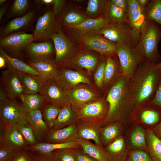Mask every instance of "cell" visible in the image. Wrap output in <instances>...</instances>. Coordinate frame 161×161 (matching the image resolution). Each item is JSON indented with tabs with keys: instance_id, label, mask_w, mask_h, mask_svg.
I'll return each instance as SVG.
<instances>
[{
	"instance_id": "cell-44",
	"label": "cell",
	"mask_w": 161,
	"mask_h": 161,
	"mask_svg": "<svg viewBox=\"0 0 161 161\" xmlns=\"http://www.w3.org/2000/svg\"><path fill=\"white\" fill-rule=\"evenodd\" d=\"M77 148H66L55 151L51 154L56 161H76Z\"/></svg>"
},
{
	"instance_id": "cell-34",
	"label": "cell",
	"mask_w": 161,
	"mask_h": 161,
	"mask_svg": "<svg viewBox=\"0 0 161 161\" xmlns=\"http://www.w3.org/2000/svg\"><path fill=\"white\" fill-rule=\"evenodd\" d=\"M117 121L100 128V138L103 146L106 147L120 137V127Z\"/></svg>"
},
{
	"instance_id": "cell-61",
	"label": "cell",
	"mask_w": 161,
	"mask_h": 161,
	"mask_svg": "<svg viewBox=\"0 0 161 161\" xmlns=\"http://www.w3.org/2000/svg\"><path fill=\"white\" fill-rule=\"evenodd\" d=\"M6 0H0V4L2 5L4 4L5 2L6 1Z\"/></svg>"
},
{
	"instance_id": "cell-55",
	"label": "cell",
	"mask_w": 161,
	"mask_h": 161,
	"mask_svg": "<svg viewBox=\"0 0 161 161\" xmlns=\"http://www.w3.org/2000/svg\"><path fill=\"white\" fill-rule=\"evenodd\" d=\"M136 0L139 6L144 11L148 6L151 1L149 0Z\"/></svg>"
},
{
	"instance_id": "cell-54",
	"label": "cell",
	"mask_w": 161,
	"mask_h": 161,
	"mask_svg": "<svg viewBox=\"0 0 161 161\" xmlns=\"http://www.w3.org/2000/svg\"><path fill=\"white\" fill-rule=\"evenodd\" d=\"M112 1L123 11L127 13L128 9V0H112Z\"/></svg>"
},
{
	"instance_id": "cell-25",
	"label": "cell",
	"mask_w": 161,
	"mask_h": 161,
	"mask_svg": "<svg viewBox=\"0 0 161 161\" xmlns=\"http://www.w3.org/2000/svg\"><path fill=\"white\" fill-rule=\"evenodd\" d=\"M131 116L138 118L146 124L153 125L160 120L161 117V109L149 104L135 108Z\"/></svg>"
},
{
	"instance_id": "cell-35",
	"label": "cell",
	"mask_w": 161,
	"mask_h": 161,
	"mask_svg": "<svg viewBox=\"0 0 161 161\" xmlns=\"http://www.w3.org/2000/svg\"><path fill=\"white\" fill-rule=\"evenodd\" d=\"M148 151L152 161H161V140L153 131L148 129L146 132Z\"/></svg>"
},
{
	"instance_id": "cell-15",
	"label": "cell",
	"mask_w": 161,
	"mask_h": 161,
	"mask_svg": "<svg viewBox=\"0 0 161 161\" xmlns=\"http://www.w3.org/2000/svg\"><path fill=\"white\" fill-rule=\"evenodd\" d=\"M1 79L8 98L14 100L24 93L16 73L9 69L4 70L1 73Z\"/></svg>"
},
{
	"instance_id": "cell-45",
	"label": "cell",
	"mask_w": 161,
	"mask_h": 161,
	"mask_svg": "<svg viewBox=\"0 0 161 161\" xmlns=\"http://www.w3.org/2000/svg\"><path fill=\"white\" fill-rule=\"evenodd\" d=\"M125 161H152L148 153L144 150L136 149L129 152Z\"/></svg>"
},
{
	"instance_id": "cell-33",
	"label": "cell",
	"mask_w": 161,
	"mask_h": 161,
	"mask_svg": "<svg viewBox=\"0 0 161 161\" xmlns=\"http://www.w3.org/2000/svg\"><path fill=\"white\" fill-rule=\"evenodd\" d=\"M85 14L74 9L67 10L61 18L62 25L68 29L77 26L89 18Z\"/></svg>"
},
{
	"instance_id": "cell-60",
	"label": "cell",
	"mask_w": 161,
	"mask_h": 161,
	"mask_svg": "<svg viewBox=\"0 0 161 161\" xmlns=\"http://www.w3.org/2000/svg\"><path fill=\"white\" fill-rule=\"evenodd\" d=\"M6 8V7H1L0 10V20H1L2 17L4 14Z\"/></svg>"
},
{
	"instance_id": "cell-23",
	"label": "cell",
	"mask_w": 161,
	"mask_h": 161,
	"mask_svg": "<svg viewBox=\"0 0 161 161\" xmlns=\"http://www.w3.org/2000/svg\"><path fill=\"white\" fill-rule=\"evenodd\" d=\"M80 148L76 141H72L62 143L38 142L35 144L28 145L25 149L32 153L48 154L60 149Z\"/></svg>"
},
{
	"instance_id": "cell-48",
	"label": "cell",
	"mask_w": 161,
	"mask_h": 161,
	"mask_svg": "<svg viewBox=\"0 0 161 161\" xmlns=\"http://www.w3.org/2000/svg\"><path fill=\"white\" fill-rule=\"evenodd\" d=\"M11 161H33L32 154L30 152L24 149L17 152Z\"/></svg>"
},
{
	"instance_id": "cell-20",
	"label": "cell",
	"mask_w": 161,
	"mask_h": 161,
	"mask_svg": "<svg viewBox=\"0 0 161 161\" xmlns=\"http://www.w3.org/2000/svg\"><path fill=\"white\" fill-rule=\"evenodd\" d=\"M55 80L66 90L80 83H90L89 79L84 75L76 71L66 69L58 71Z\"/></svg>"
},
{
	"instance_id": "cell-3",
	"label": "cell",
	"mask_w": 161,
	"mask_h": 161,
	"mask_svg": "<svg viewBox=\"0 0 161 161\" xmlns=\"http://www.w3.org/2000/svg\"><path fill=\"white\" fill-rule=\"evenodd\" d=\"M161 39V27L156 22L145 20L141 27L139 41L135 51L142 61H148L159 64L161 56L158 44Z\"/></svg>"
},
{
	"instance_id": "cell-58",
	"label": "cell",
	"mask_w": 161,
	"mask_h": 161,
	"mask_svg": "<svg viewBox=\"0 0 161 161\" xmlns=\"http://www.w3.org/2000/svg\"><path fill=\"white\" fill-rule=\"evenodd\" d=\"M6 62L5 59L2 56L0 55V68L2 69L6 67Z\"/></svg>"
},
{
	"instance_id": "cell-24",
	"label": "cell",
	"mask_w": 161,
	"mask_h": 161,
	"mask_svg": "<svg viewBox=\"0 0 161 161\" xmlns=\"http://www.w3.org/2000/svg\"><path fill=\"white\" fill-rule=\"evenodd\" d=\"M104 85L113 84L122 75L120 65L116 53L106 56Z\"/></svg>"
},
{
	"instance_id": "cell-56",
	"label": "cell",
	"mask_w": 161,
	"mask_h": 161,
	"mask_svg": "<svg viewBox=\"0 0 161 161\" xmlns=\"http://www.w3.org/2000/svg\"><path fill=\"white\" fill-rule=\"evenodd\" d=\"M155 134L161 140V121L153 130Z\"/></svg>"
},
{
	"instance_id": "cell-5",
	"label": "cell",
	"mask_w": 161,
	"mask_h": 161,
	"mask_svg": "<svg viewBox=\"0 0 161 161\" xmlns=\"http://www.w3.org/2000/svg\"><path fill=\"white\" fill-rule=\"evenodd\" d=\"M78 39L86 50L95 51L105 56L116 53V44L97 32L88 33Z\"/></svg>"
},
{
	"instance_id": "cell-26",
	"label": "cell",
	"mask_w": 161,
	"mask_h": 161,
	"mask_svg": "<svg viewBox=\"0 0 161 161\" xmlns=\"http://www.w3.org/2000/svg\"><path fill=\"white\" fill-rule=\"evenodd\" d=\"M69 103L76 108L77 111L84 105L89 103L95 98V94L91 91L85 88H79L73 90H66Z\"/></svg>"
},
{
	"instance_id": "cell-16",
	"label": "cell",
	"mask_w": 161,
	"mask_h": 161,
	"mask_svg": "<svg viewBox=\"0 0 161 161\" xmlns=\"http://www.w3.org/2000/svg\"><path fill=\"white\" fill-rule=\"evenodd\" d=\"M78 138L76 123L58 129H51L44 140V142L62 143L76 141Z\"/></svg>"
},
{
	"instance_id": "cell-13",
	"label": "cell",
	"mask_w": 161,
	"mask_h": 161,
	"mask_svg": "<svg viewBox=\"0 0 161 161\" xmlns=\"http://www.w3.org/2000/svg\"><path fill=\"white\" fill-rule=\"evenodd\" d=\"M35 40L33 34L23 32H15L3 38L1 40V47L14 52H18Z\"/></svg>"
},
{
	"instance_id": "cell-11",
	"label": "cell",
	"mask_w": 161,
	"mask_h": 161,
	"mask_svg": "<svg viewBox=\"0 0 161 161\" xmlns=\"http://www.w3.org/2000/svg\"><path fill=\"white\" fill-rule=\"evenodd\" d=\"M116 47L122 75L130 80L141 59L135 51L120 45L116 44Z\"/></svg>"
},
{
	"instance_id": "cell-21",
	"label": "cell",
	"mask_w": 161,
	"mask_h": 161,
	"mask_svg": "<svg viewBox=\"0 0 161 161\" xmlns=\"http://www.w3.org/2000/svg\"><path fill=\"white\" fill-rule=\"evenodd\" d=\"M28 64L34 69L43 81L55 80L58 74L57 66L52 60H30Z\"/></svg>"
},
{
	"instance_id": "cell-18",
	"label": "cell",
	"mask_w": 161,
	"mask_h": 161,
	"mask_svg": "<svg viewBox=\"0 0 161 161\" xmlns=\"http://www.w3.org/2000/svg\"><path fill=\"white\" fill-rule=\"evenodd\" d=\"M75 123L78 138L86 140H92L96 145L103 147L100 138V124L78 120H77Z\"/></svg>"
},
{
	"instance_id": "cell-6",
	"label": "cell",
	"mask_w": 161,
	"mask_h": 161,
	"mask_svg": "<svg viewBox=\"0 0 161 161\" xmlns=\"http://www.w3.org/2000/svg\"><path fill=\"white\" fill-rule=\"evenodd\" d=\"M28 145L16 124L0 122V146L17 152Z\"/></svg>"
},
{
	"instance_id": "cell-7",
	"label": "cell",
	"mask_w": 161,
	"mask_h": 161,
	"mask_svg": "<svg viewBox=\"0 0 161 161\" xmlns=\"http://www.w3.org/2000/svg\"><path fill=\"white\" fill-rule=\"evenodd\" d=\"M108 110V104L103 100L86 103L76 112L77 120L100 124L106 119Z\"/></svg>"
},
{
	"instance_id": "cell-31",
	"label": "cell",
	"mask_w": 161,
	"mask_h": 161,
	"mask_svg": "<svg viewBox=\"0 0 161 161\" xmlns=\"http://www.w3.org/2000/svg\"><path fill=\"white\" fill-rule=\"evenodd\" d=\"M104 148L111 161H125L129 153L126 150L124 140L121 137Z\"/></svg>"
},
{
	"instance_id": "cell-39",
	"label": "cell",
	"mask_w": 161,
	"mask_h": 161,
	"mask_svg": "<svg viewBox=\"0 0 161 161\" xmlns=\"http://www.w3.org/2000/svg\"><path fill=\"white\" fill-rule=\"evenodd\" d=\"M144 14L145 20L154 21L161 27V0H151Z\"/></svg>"
},
{
	"instance_id": "cell-43",
	"label": "cell",
	"mask_w": 161,
	"mask_h": 161,
	"mask_svg": "<svg viewBox=\"0 0 161 161\" xmlns=\"http://www.w3.org/2000/svg\"><path fill=\"white\" fill-rule=\"evenodd\" d=\"M107 0H89L86 7V12L89 15L97 16L104 15Z\"/></svg>"
},
{
	"instance_id": "cell-42",
	"label": "cell",
	"mask_w": 161,
	"mask_h": 161,
	"mask_svg": "<svg viewBox=\"0 0 161 161\" xmlns=\"http://www.w3.org/2000/svg\"><path fill=\"white\" fill-rule=\"evenodd\" d=\"M16 124L19 132L29 145L38 143L32 129L27 120L20 121Z\"/></svg>"
},
{
	"instance_id": "cell-10",
	"label": "cell",
	"mask_w": 161,
	"mask_h": 161,
	"mask_svg": "<svg viewBox=\"0 0 161 161\" xmlns=\"http://www.w3.org/2000/svg\"><path fill=\"white\" fill-rule=\"evenodd\" d=\"M27 112L22 105L8 98L0 101V122L16 124L26 120Z\"/></svg>"
},
{
	"instance_id": "cell-47",
	"label": "cell",
	"mask_w": 161,
	"mask_h": 161,
	"mask_svg": "<svg viewBox=\"0 0 161 161\" xmlns=\"http://www.w3.org/2000/svg\"><path fill=\"white\" fill-rule=\"evenodd\" d=\"M27 0H15L12 6L11 11L13 14L19 15L24 12L27 9L29 5Z\"/></svg>"
},
{
	"instance_id": "cell-40",
	"label": "cell",
	"mask_w": 161,
	"mask_h": 161,
	"mask_svg": "<svg viewBox=\"0 0 161 161\" xmlns=\"http://www.w3.org/2000/svg\"><path fill=\"white\" fill-rule=\"evenodd\" d=\"M130 141L133 147L148 151L146 134L142 127L138 126L133 130L131 135Z\"/></svg>"
},
{
	"instance_id": "cell-28",
	"label": "cell",
	"mask_w": 161,
	"mask_h": 161,
	"mask_svg": "<svg viewBox=\"0 0 161 161\" xmlns=\"http://www.w3.org/2000/svg\"><path fill=\"white\" fill-rule=\"evenodd\" d=\"M0 55L6 60L8 69L16 74L27 73L38 75L36 71L27 64L18 59L12 57L6 53L1 47Z\"/></svg>"
},
{
	"instance_id": "cell-53",
	"label": "cell",
	"mask_w": 161,
	"mask_h": 161,
	"mask_svg": "<svg viewBox=\"0 0 161 161\" xmlns=\"http://www.w3.org/2000/svg\"><path fill=\"white\" fill-rule=\"evenodd\" d=\"M64 1L62 0H53V12L56 16L59 14L62 10L64 4Z\"/></svg>"
},
{
	"instance_id": "cell-52",
	"label": "cell",
	"mask_w": 161,
	"mask_h": 161,
	"mask_svg": "<svg viewBox=\"0 0 161 161\" xmlns=\"http://www.w3.org/2000/svg\"><path fill=\"white\" fill-rule=\"evenodd\" d=\"M32 153V154L33 161H56L51 153L41 154L37 153Z\"/></svg>"
},
{
	"instance_id": "cell-8",
	"label": "cell",
	"mask_w": 161,
	"mask_h": 161,
	"mask_svg": "<svg viewBox=\"0 0 161 161\" xmlns=\"http://www.w3.org/2000/svg\"><path fill=\"white\" fill-rule=\"evenodd\" d=\"M53 11H47L38 19L33 32L35 40L47 41L60 29Z\"/></svg>"
},
{
	"instance_id": "cell-57",
	"label": "cell",
	"mask_w": 161,
	"mask_h": 161,
	"mask_svg": "<svg viewBox=\"0 0 161 161\" xmlns=\"http://www.w3.org/2000/svg\"><path fill=\"white\" fill-rule=\"evenodd\" d=\"M7 98L8 97L5 91L1 88L0 91V101L4 100Z\"/></svg>"
},
{
	"instance_id": "cell-38",
	"label": "cell",
	"mask_w": 161,
	"mask_h": 161,
	"mask_svg": "<svg viewBox=\"0 0 161 161\" xmlns=\"http://www.w3.org/2000/svg\"><path fill=\"white\" fill-rule=\"evenodd\" d=\"M98 62L99 59L96 56L87 52L79 53L74 60V63L76 65L89 72L93 70Z\"/></svg>"
},
{
	"instance_id": "cell-41",
	"label": "cell",
	"mask_w": 161,
	"mask_h": 161,
	"mask_svg": "<svg viewBox=\"0 0 161 161\" xmlns=\"http://www.w3.org/2000/svg\"><path fill=\"white\" fill-rule=\"evenodd\" d=\"M61 108L50 104L42 108L41 111L43 120L50 129H52Z\"/></svg>"
},
{
	"instance_id": "cell-29",
	"label": "cell",
	"mask_w": 161,
	"mask_h": 161,
	"mask_svg": "<svg viewBox=\"0 0 161 161\" xmlns=\"http://www.w3.org/2000/svg\"><path fill=\"white\" fill-rule=\"evenodd\" d=\"M77 120V113L69 103L61 108L52 129L65 127L75 123Z\"/></svg>"
},
{
	"instance_id": "cell-51",
	"label": "cell",
	"mask_w": 161,
	"mask_h": 161,
	"mask_svg": "<svg viewBox=\"0 0 161 161\" xmlns=\"http://www.w3.org/2000/svg\"><path fill=\"white\" fill-rule=\"evenodd\" d=\"M149 104L161 109V80L154 97Z\"/></svg>"
},
{
	"instance_id": "cell-59",
	"label": "cell",
	"mask_w": 161,
	"mask_h": 161,
	"mask_svg": "<svg viewBox=\"0 0 161 161\" xmlns=\"http://www.w3.org/2000/svg\"><path fill=\"white\" fill-rule=\"evenodd\" d=\"M41 3L46 5L52 4L53 0H42L39 1Z\"/></svg>"
},
{
	"instance_id": "cell-12",
	"label": "cell",
	"mask_w": 161,
	"mask_h": 161,
	"mask_svg": "<svg viewBox=\"0 0 161 161\" xmlns=\"http://www.w3.org/2000/svg\"><path fill=\"white\" fill-rule=\"evenodd\" d=\"M50 39L53 41L55 52V63L57 66L64 65L72 55L75 47L61 28Z\"/></svg>"
},
{
	"instance_id": "cell-63",
	"label": "cell",
	"mask_w": 161,
	"mask_h": 161,
	"mask_svg": "<svg viewBox=\"0 0 161 161\" xmlns=\"http://www.w3.org/2000/svg\"><path fill=\"white\" fill-rule=\"evenodd\" d=\"M8 161H11V159H10V160H9Z\"/></svg>"
},
{
	"instance_id": "cell-4",
	"label": "cell",
	"mask_w": 161,
	"mask_h": 161,
	"mask_svg": "<svg viewBox=\"0 0 161 161\" xmlns=\"http://www.w3.org/2000/svg\"><path fill=\"white\" fill-rule=\"evenodd\" d=\"M97 32L116 44L134 51L139 41L126 21L121 24L110 22Z\"/></svg>"
},
{
	"instance_id": "cell-37",
	"label": "cell",
	"mask_w": 161,
	"mask_h": 161,
	"mask_svg": "<svg viewBox=\"0 0 161 161\" xmlns=\"http://www.w3.org/2000/svg\"><path fill=\"white\" fill-rule=\"evenodd\" d=\"M34 14V12L31 11L21 17L13 19L5 27L3 31V34H9L25 27L31 21Z\"/></svg>"
},
{
	"instance_id": "cell-1",
	"label": "cell",
	"mask_w": 161,
	"mask_h": 161,
	"mask_svg": "<svg viewBox=\"0 0 161 161\" xmlns=\"http://www.w3.org/2000/svg\"><path fill=\"white\" fill-rule=\"evenodd\" d=\"M161 80L158 64L141 61L130 80L129 89L135 108L148 105L155 95Z\"/></svg>"
},
{
	"instance_id": "cell-46",
	"label": "cell",
	"mask_w": 161,
	"mask_h": 161,
	"mask_svg": "<svg viewBox=\"0 0 161 161\" xmlns=\"http://www.w3.org/2000/svg\"><path fill=\"white\" fill-rule=\"evenodd\" d=\"M106 58H103L99 62L94 75V79L97 85L102 88L104 85L105 69L106 64Z\"/></svg>"
},
{
	"instance_id": "cell-30",
	"label": "cell",
	"mask_w": 161,
	"mask_h": 161,
	"mask_svg": "<svg viewBox=\"0 0 161 161\" xmlns=\"http://www.w3.org/2000/svg\"><path fill=\"white\" fill-rule=\"evenodd\" d=\"M17 75L24 93L33 94L39 92L44 81L38 75L27 73H19Z\"/></svg>"
},
{
	"instance_id": "cell-32",
	"label": "cell",
	"mask_w": 161,
	"mask_h": 161,
	"mask_svg": "<svg viewBox=\"0 0 161 161\" xmlns=\"http://www.w3.org/2000/svg\"><path fill=\"white\" fill-rule=\"evenodd\" d=\"M22 105L27 112L41 109L45 100L39 93L33 94H22L19 97Z\"/></svg>"
},
{
	"instance_id": "cell-22",
	"label": "cell",
	"mask_w": 161,
	"mask_h": 161,
	"mask_svg": "<svg viewBox=\"0 0 161 161\" xmlns=\"http://www.w3.org/2000/svg\"><path fill=\"white\" fill-rule=\"evenodd\" d=\"M26 120L31 126L37 140H44L51 129L43 120L41 110L28 112Z\"/></svg>"
},
{
	"instance_id": "cell-14",
	"label": "cell",
	"mask_w": 161,
	"mask_h": 161,
	"mask_svg": "<svg viewBox=\"0 0 161 161\" xmlns=\"http://www.w3.org/2000/svg\"><path fill=\"white\" fill-rule=\"evenodd\" d=\"M110 22L107 17L103 15L95 18H89L81 24L68 29L72 35L78 39L88 33L99 31Z\"/></svg>"
},
{
	"instance_id": "cell-36",
	"label": "cell",
	"mask_w": 161,
	"mask_h": 161,
	"mask_svg": "<svg viewBox=\"0 0 161 161\" xmlns=\"http://www.w3.org/2000/svg\"><path fill=\"white\" fill-rule=\"evenodd\" d=\"M104 15L110 22L121 24L127 21V13L125 12L111 0H107Z\"/></svg>"
},
{
	"instance_id": "cell-2",
	"label": "cell",
	"mask_w": 161,
	"mask_h": 161,
	"mask_svg": "<svg viewBox=\"0 0 161 161\" xmlns=\"http://www.w3.org/2000/svg\"><path fill=\"white\" fill-rule=\"evenodd\" d=\"M129 83L130 80L122 75L109 89L106 97L108 104V113L100 127L130 116L135 109L130 92Z\"/></svg>"
},
{
	"instance_id": "cell-9",
	"label": "cell",
	"mask_w": 161,
	"mask_h": 161,
	"mask_svg": "<svg viewBox=\"0 0 161 161\" xmlns=\"http://www.w3.org/2000/svg\"><path fill=\"white\" fill-rule=\"evenodd\" d=\"M64 90L55 80L51 79L43 82L39 93L49 104L62 108L69 103Z\"/></svg>"
},
{
	"instance_id": "cell-19",
	"label": "cell",
	"mask_w": 161,
	"mask_h": 161,
	"mask_svg": "<svg viewBox=\"0 0 161 161\" xmlns=\"http://www.w3.org/2000/svg\"><path fill=\"white\" fill-rule=\"evenodd\" d=\"M30 60H49L55 51L54 45L49 41L32 42L25 49Z\"/></svg>"
},
{
	"instance_id": "cell-17",
	"label": "cell",
	"mask_w": 161,
	"mask_h": 161,
	"mask_svg": "<svg viewBox=\"0 0 161 161\" xmlns=\"http://www.w3.org/2000/svg\"><path fill=\"white\" fill-rule=\"evenodd\" d=\"M128 1L126 22L139 40L141 29L145 20L144 10L139 6L136 0Z\"/></svg>"
},
{
	"instance_id": "cell-27",
	"label": "cell",
	"mask_w": 161,
	"mask_h": 161,
	"mask_svg": "<svg viewBox=\"0 0 161 161\" xmlns=\"http://www.w3.org/2000/svg\"><path fill=\"white\" fill-rule=\"evenodd\" d=\"M76 141L83 151L97 161H111L104 147L88 140L78 138Z\"/></svg>"
},
{
	"instance_id": "cell-50",
	"label": "cell",
	"mask_w": 161,
	"mask_h": 161,
	"mask_svg": "<svg viewBox=\"0 0 161 161\" xmlns=\"http://www.w3.org/2000/svg\"><path fill=\"white\" fill-rule=\"evenodd\" d=\"M75 154L76 161H97L84 152L81 147L76 149Z\"/></svg>"
},
{
	"instance_id": "cell-49",
	"label": "cell",
	"mask_w": 161,
	"mask_h": 161,
	"mask_svg": "<svg viewBox=\"0 0 161 161\" xmlns=\"http://www.w3.org/2000/svg\"><path fill=\"white\" fill-rule=\"evenodd\" d=\"M16 152L6 147L0 146V161L9 160Z\"/></svg>"
},
{
	"instance_id": "cell-62",
	"label": "cell",
	"mask_w": 161,
	"mask_h": 161,
	"mask_svg": "<svg viewBox=\"0 0 161 161\" xmlns=\"http://www.w3.org/2000/svg\"><path fill=\"white\" fill-rule=\"evenodd\" d=\"M158 66L159 69L161 70V61L158 64Z\"/></svg>"
}]
</instances>
